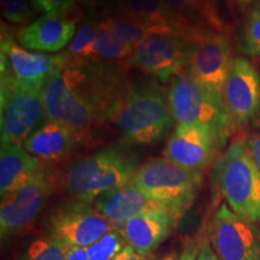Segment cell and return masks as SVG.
I'll return each mask as SVG.
<instances>
[{
    "label": "cell",
    "instance_id": "cell-19",
    "mask_svg": "<svg viewBox=\"0 0 260 260\" xmlns=\"http://www.w3.org/2000/svg\"><path fill=\"white\" fill-rule=\"evenodd\" d=\"M176 222L168 211L152 210L139 214L117 229L126 246L139 254L148 256L168 239Z\"/></svg>",
    "mask_w": 260,
    "mask_h": 260
},
{
    "label": "cell",
    "instance_id": "cell-38",
    "mask_svg": "<svg viewBox=\"0 0 260 260\" xmlns=\"http://www.w3.org/2000/svg\"><path fill=\"white\" fill-rule=\"evenodd\" d=\"M241 2H242V3H246V4H247V3H251V2H254V0H241Z\"/></svg>",
    "mask_w": 260,
    "mask_h": 260
},
{
    "label": "cell",
    "instance_id": "cell-7",
    "mask_svg": "<svg viewBox=\"0 0 260 260\" xmlns=\"http://www.w3.org/2000/svg\"><path fill=\"white\" fill-rule=\"evenodd\" d=\"M0 112L2 144L23 145L45 117L44 88L2 74Z\"/></svg>",
    "mask_w": 260,
    "mask_h": 260
},
{
    "label": "cell",
    "instance_id": "cell-20",
    "mask_svg": "<svg viewBox=\"0 0 260 260\" xmlns=\"http://www.w3.org/2000/svg\"><path fill=\"white\" fill-rule=\"evenodd\" d=\"M92 204L98 212L116 228L147 211L165 210L149 199L133 182L99 195Z\"/></svg>",
    "mask_w": 260,
    "mask_h": 260
},
{
    "label": "cell",
    "instance_id": "cell-25",
    "mask_svg": "<svg viewBox=\"0 0 260 260\" xmlns=\"http://www.w3.org/2000/svg\"><path fill=\"white\" fill-rule=\"evenodd\" d=\"M99 25L94 19L83 22L77 28L76 34L71 40L67 52H64L71 61H92L94 60L95 42Z\"/></svg>",
    "mask_w": 260,
    "mask_h": 260
},
{
    "label": "cell",
    "instance_id": "cell-11",
    "mask_svg": "<svg viewBox=\"0 0 260 260\" xmlns=\"http://www.w3.org/2000/svg\"><path fill=\"white\" fill-rule=\"evenodd\" d=\"M194 42L171 35H151L135 47L128 65L157 77L162 82L188 69Z\"/></svg>",
    "mask_w": 260,
    "mask_h": 260
},
{
    "label": "cell",
    "instance_id": "cell-37",
    "mask_svg": "<svg viewBox=\"0 0 260 260\" xmlns=\"http://www.w3.org/2000/svg\"><path fill=\"white\" fill-rule=\"evenodd\" d=\"M161 260H177V259H176V255H175V254H170V255L165 256V258H162Z\"/></svg>",
    "mask_w": 260,
    "mask_h": 260
},
{
    "label": "cell",
    "instance_id": "cell-35",
    "mask_svg": "<svg viewBox=\"0 0 260 260\" xmlns=\"http://www.w3.org/2000/svg\"><path fill=\"white\" fill-rule=\"evenodd\" d=\"M197 260H219L210 241H201Z\"/></svg>",
    "mask_w": 260,
    "mask_h": 260
},
{
    "label": "cell",
    "instance_id": "cell-32",
    "mask_svg": "<svg viewBox=\"0 0 260 260\" xmlns=\"http://www.w3.org/2000/svg\"><path fill=\"white\" fill-rule=\"evenodd\" d=\"M199 241L188 240L177 260H197L198 253H199Z\"/></svg>",
    "mask_w": 260,
    "mask_h": 260
},
{
    "label": "cell",
    "instance_id": "cell-26",
    "mask_svg": "<svg viewBox=\"0 0 260 260\" xmlns=\"http://www.w3.org/2000/svg\"><path fill=\"white\" fill-rule=\"evenodd\" d=\"M68 249L69 247L54 237L39 236L25 245L18 260H64Z\"/></svg>",
    "mask_w": 260,
    "mask_h": 260
},
{
    "label": "cell",
    "instance_id": "cell-15",
    "mask_svg": "<svg viewBox=\"0 0 260 260\" xmlns=\"http://www.w3.org/2000/svg\"><path fill=\"white\" fill-rule=\"evenodd\" d=\"M2 74L9 73L31 86L44 88L48 79L69 63L65 53L46 54L19 46L9 34H2Z\"/></svg>",
    "mask_w": 260,
    "mask_h": 260
},
{
    "label": "cell",
    "instance_id": "cell-18",
    "mask_svg": "<svg viewBox=\"0 0 260 260\" xmlns=\"http://www.w3.org/2000/svg\"><path fill=\"white\" fill-rule=\"evenodd\" d=\"M82 142V136L74 128L61 122L45 119L22 146L47 167L70 157Z\"/></svg>",
    "mask_w": 260,
    "mask_h": 260
},
{
    "label": "cell",
    "instance_id": "cell-31",
    "mask_svg": "<svg viewBox=\"0 0 260 260\" xmlns=\"http://www.w3.org/2000/svg\"><path fill=\"white\" fill-rule=\"evenodd\" d=\"M75 2L84 10V12L93 17L104 15L109 8L107 0H75Z\"/></svg>",
    "mask_w": 260,
    "mask_h": 260
},
{
    "label": "cell",
    "instance_id": "cell-4",
    "mask_svg": "<svg viewBox=\"0 0 260 260\" xmlns=\"http://www.w3.org/2000/svg\"><path fill=\"white\" fill-rule=\"evenodd\" d=\"M217 187L233 212L260 223V171L247 142L237 140L213 164Z\"/></svg>",
    "mask_w": 260,
    "mask_h": 260
},
{
    "label": "cell",
    "instance_id": "cell-9",
    "mask_svg": "<svg viewBox=\"0 0 260 260\" xmlns=\"http://www.w3.org/2000/svg\"><path fill=\"white\" fill-rule=\"evenodd\" d=\"M46 229L48 235L68 247L88 248L116 226L104 218L93 204L74 200L52 210Z\"/></svg>",
    "mask_w": 260,
    "mask_h": 260
},
{
    "label": "cell",
    "instance_id": "cell-17",
    "mask_svg": "<svg viewBox=\"0 0 260 260\" xmlns=\"http://www.w3.org/2000/svg\"><path fill=\"white\" fill-rule=\"evenodd\" d=\"M84 10L79 4L65 14L45 15L17 34L21 46L30 51L59 52L68 46L76 34V23L83 17Z\"/></svg>",
    "mask_w": 260,
    "mask_h": 260
},
{
    "label": "cell",
    "instance_id": "cell-12",
    "mask_svg": "<svg viewBox=\"0 0 260 260\" xmlns=\"http://www.w3.org/2000/svg\"><path fill=\"white\" fill-rule=\"evenodd\" d=\"M53 191V180L50 174L32 181L2 197L0 204V236L2 240L17 235L24 230L41 212Z\"/></svg>",
    "mask_w": 260,
    "mask_h": 260
},
{
    "label": "cell",
    "instance_id": "cell-36",
    "mask_svg": "<svg viewBox=\"0 0 260 260\" xmlns=\"http://www.w3.org/2000/svg\"><path fill=\"white\" fill-rule=\"evenodd\" d=\"M64 260H88L87 259V249L79 248V247H69Z\"/></svg>",
    "mask_w": 260,
    "mask_h": 260
},
{
    "label": "cell",
    "instance_id": "cell-30",
    "mask_svg": "<svg viewBox=\"0 0 260 260\" xmlns=\"http://www.w3.org/2000/svg\"><path fill=\"white\" fill-rule=\"evenodd\" d=\"M76 4L75 0H30L31 8L45 15L65 14Z\"/></svg>",
    "mask_w": 260,
    "mask_h": 260
},
{
    "label": "cell",
    "instance_id": "cell-34",
    "mask_svg": "<svg viewBox=\"0 0 260 260\" xmlns=\"http://www.w3.org/2000/svg\"><path fill=\"white\" fill-rule=\"evenodd\" d=\"M113 260H154L153 255H141L136 253L132 247L125 246L121 252L117 254V256Z\"/></svg>",
    "mask_w": 260,
    "mask_h": 260
},
{
    "label": "cell",
    "instance_id": "cell-16",
    "mask_svg": "<svg viewBox=\"0 0 260 260\" xmlns=\"http://www.w3.org/2000/svg\"><path fill=\"white\" fill-rule=\"evenodd\" d=\"M233 59L229 41L223 35L209 34L193 44L187 70L214 95L223 99Z\"/></svg>",
    "mask_w": 260,
    "mask_h": 260
},
{
    "label": "cell",
    "instance_id": "cell-22",
    "mask_svg": "<svg viewBox=\"0 0 260 260\" xmlns=\"http://www.w3.org/2000/svg\"><path fill=\"white\" fill-rule=\"evenodd\" d=\"M168 5L193 27L204 30V23L217 27L214 15V0H165Z\"/></svg>",
    "mask_w": 260,
    "mask_h": 260
},
{
    "label": "cell",
    "instance_id": "cell-23",
    "mask_svg": "<svg viewBox=\"0 0 260 260\" xmlns=\"http://www.w3.org/2000/svg\"><path fill=\"white\" fill-rule=\"evenodd\" d=\"M98 24L100 29L111 32L119 40L133 47L139 46L146 39L151 37L149 31L144 25L119 14L116 16H106L102 21L98 22Z\"/></svg>",
    "mask_w": 260,
    "mask_h": 260
},
{
    "label": "cell",
    "instance_id": "cell-1",
    "mask_svg": "<svg viewBox=\"0 0 260 260\" xmlns=\"http://www.w3.org/2000/svg\"><path fill=\"white\" fill-rule=\"evenodd\" d=\"M129 88L116 64L69 60L45 84V119L71 126L84 142L104 122L115 121Z\"/></svg>",
    "mask_w": 260,
    "mask_h": 260
},
{
    "label": "cell",
    "instance_id": "cell-10",
    "mask_svg": "<svg viewBox=\"0 0 260 260\" xmlns=\"http://www.w3.org/2000/svg\"><path fill=\"white\" fill-rule=\"evenodd\" d=\"M228 136L205 124H178L169 136L162 157L181 167L203 172L225 144Z\"/></svg>",
    "mask_w": 260,
    "mask_h": 260
},
{
    "label": "cell",
    "instance_id": "cell-8",
    "mask_svg": "<svg viewBox=\"0 0 260 260\" xmlns=\"http://www.w3.org/2000/svg\"><path fill=\"white\" fill-rule=\"evenodd\" d=\"M209 241L219 260H260V223L222 204L211 218Z\"/></svg>",
    "mask_w": 260,
    "mask_h": 260
},
{
    "label": "cell",
    "instance_id": "cell-2",
    "mask_svg": "<svg viewBox=\"0 0 260 260\" xmlns=\"http://www.w3.org/2000/svg\"><path fill=\"white\" fill-rule=\"evenodd\" d=\"M139 165L121 147H107L79 158L65 168L60 184L74 200L92 204L99 195L130 183Z\"/></svg>",
    "mask_w": 260,
    "mask_h": 260
},
{
    "label": "cell",
    "instance_id": "cell-27",
    "mask_svg": "<svg viewBox=\"0 0 260 260\" xmlns=\"http://www.w3.org/2000/svg\"><path fill=\"white\" fill-rule=\"evenodd\" d=\"M241 51L249 57H260V0H254L247 15Z\"/></svg>",
    "mask_w": 260,
    "mask_h": 260
},
{
    "label": "cell",
    "instance_id": "cell-5",
    "mask_svg": "<svg viewBox=\"0 0 260 260\" xmlns=\"http://www.w3.org/2000/svg\"><path fill=\"white\" fill-rule=\"evenodd\" d=\"M113 122L128 144L152 145L168 135L175 121L160 88L142 84L128 89Z\"/></svg>",
    "mask_w": 260,
    "mask_h": 260
},
{
    "label": "cell",
    "instance_id": "cell-29",
    "mask_svg": "<svg viewBox=\"0 0 260 260\" xmlns=\"http://www.w3.org/2000/svg\"><path fill=\"white\" fill-rule=\"evenodd\" d=\"M0 5L3 17L10 23H28L34 15L28 0H0Z\"/></svg>",
    "mask_w": 260,
    "mask_h": 260
},
{
    "label": "cell",
    "instance_id": "cell-13",
    "mask_svg": "<svg viewBox=\"0 0 260 260\" xmlns=\"http://www.w3.org/2000/svg\"><path fill=\"white\" fill-rule=\"evenodd\" d=\"M223 102L233 124L243 125L260 113V75L251 61L234 58L223 90Z\"/></svg>",
    "mask_w": 260,
    "mask_h": 260
},
{
    "label": "cell",
    "instance_id": "cell-33",
    "mask_svg": "<svg viewBox=\"0 0 260 260\" xmlns=\"http://www.w3.org/2000/svg\"><path fill=\"white\" fill-rule=\"evenodd\" d=\"M247 147L252 155L253 161L260 171V134H254L247 140Z\"/></svg>",
    "mask_w": 260,
    "mask_h": 260
},
{
    "label": "cell",
    "instance_id": "cell-3",
    "mask_svg": "<svg viewBox=\"0 0 260 260\" xmlns=\"http://www.w3.org/2000/svg\"><path fill=\"white\" fill-rule=\"evenodd\" d=\"M203 172L183 168L167 158L140 165L133 183L178 220L190 209L203 186Z\"/></svg>",
    "mask_w": 260,
    "mask_h": 260
},
{
    "label": "cell",
    "instance_id": "cell-21",
    "mask_svg": "<svg viewBox=\"0 0 260 260\" xmlns=\"http://www.w3.org/2000/svg\"><path fill=\"white\" fill-rule=\"evenodd\" d=\"M42 162L22 145L2 144L0 148V195L27 186L47 174Z\"/></svg>",
    "mask_w": 260,
    "mask_h": 260
},
{
    "label": "cell",
    "instance_id": "cell-14",
    "mask_svg": "<svg viewBox=\"0 0 260 260\" xmlns=\"http://www.w3.org/2000/svg\"><path fill=\"white\" fill-rule=\"evenodd\" d=\"M117 10L119 15L144 25L151 35H171L191 42L209 35L188 23L165 0H119Z\"/></svg>",
    "mask_w": 260,
    "mask_h": 260
},
{
    "label": "cell",
    "instance_id": "cell-28",
    "mask_svg": "<svg viewBox=\"0 0 260 260\" xmlns=\"http://www.w3.org/2000/svg\"><path fill=\"white\" fill-rule=\"evenodd\" d=\"M126 246L118 229H113L106 233L102 239L89 246L87 249V259L88 260H113Z\"/></svg>",
    "mask_w": 260,
    "mask_h": 260
},
{
    "label": "cell",
    "instance_id": "cell-24",
    "mask_svg": "<svg viewBox=\"0 0 260 260\" xmlns=\"http://www.w3.org/2000/svg\"><path fill=\"white\" fill-rule=\"evenodd\" d=\"M134 51L135 47L119 40L111 32L99 28L95 42V52H94V60L109 64H128Z\"/></svg>",
    "mask_w": 260,
    "mask_h": 260
},
{
    "label": "cell",
    "instance_id": "cell-6",
    "mask_svg": "<svg viewBox=\"0 0 260 260\" xmlns=\"http://www.w3.org/2000/svg\"><path fill=\"white\" fill-rule=\"evenodd\" d=\"M168 100L172 118L178 124H205L228 136L233 122L223 99L204 87L188 70L170 81Z\"/></svg>",
    "mask_w": 260,
    "mask_h": 260
}]
</instances>
